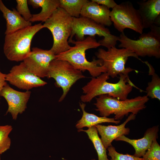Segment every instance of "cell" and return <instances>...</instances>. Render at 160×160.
<instances>
[{
    "label": "cell",
    "instance_id": "1",
    "mask_svg": "<svg viewBox=\"0 0 160 160\" xmlns=\"http://www.w3.org/2000/svg\"><path fill=\"white\" fill-rule=\"evenodd\" d=\"M74 45L68 50L56 55V59L66 61L75 68L82 72L88 71L93 77H97L102 73L107 72L103 62L100 59L94 58L89 62L86 57V51L97 48L101 46L95 37L88 36L84 40L69 42Z\"/></svg>",
    "mask_w": 160,
    "mask_h": 160
},
{
    "label": "cell",
    "instance_id": "2",
    "mask_svg": "<svg viewBox=\"0 0 160 160\" xmlns=\"http://www.w3.org/2000/svg\"><path fill=\"white\" fill-rule=\"evenodd\" d=\"M119 76V80L116 83L107 81L110 76L107 72L103 73L97 77H92L82 88L84 94L81 96V101L89 102L96 96L105 95L119 100L127 99L133 87H137L130 81L128 76L123 74Z\"/></svg>",
    "mask_w": 160,
    "mask_h": 160
},
{
    "label": "cell",
    "instance_id": "3",
    "mask_svg": "<svg viewBox=\"0 0 160 160\" xmlns=\"http://www.w3.org/2000/svg\"><path fill=\"white\" fill-rule=\"evenodd\" d=\"M148 100L146 95L121 100L105 95L96 98L94 104L96 107L95 110L99 112L101 117H107L114 114L115 119L120 120L130 113L136 115L145 108V104Z\"/></svg>",
    "mask_w": 160,
    "mask_h": 160
},
{
    "label": "cell",
    "instance_id": "4",
    "mask_svg": "<svg viewBox=\"0 0 160 160\" xmlns=\"http://www.w3.org/2000/svg\"><path fill=\"white\" fill-rule=\"evenodd\" d=\"M73 17L59 7L43 25L52 35L53 42L50 50L55 55L69 49L71 47L68 39L72 29Z\"/></svg>",
    "mask_w": 160,
    "mask_h": 160
},
{
    "label": "cell",
    "instance_id": "5",
    "mask_svg": "<svg viewBox=\"0 0 160 160\" xmlns=\"http://www.w3.org/2000/svg\"><path fill=\"white\" fill-rule=\"evenodd\" d=\"M44 28L41 23L6 35L3 46L4 54L9 60L23 61L30 53L32 39L39 31Z\"/></svg>",
    "mask_w": 160,
    "mask_h": 160
},
{
    "label": "cell",
    "instance_id": "6",
    "mask_svg": "<svg viewBox=\"0 0 160 160\" xmlns=\"http://www.w3.org/2000/svg\"><path fill=\"white\" fill-rule=\"evenodd\" d=\"M150 31L142 33L138 39H132L128 37L124 32L121 33L119 41V47L126 48L135 53L138 56L160 57V28L153 25Z\"/></svg>",
    "mask_w": 160,
    "mask_h": 160
},
{
    "label": "cell",
    "instance_id": "7",
    "mask_svg": "<svg viewBox=\"0 0 160 160\" xmlns=\"http://www.w3.org/2000/svg\"><path fill=\"white\" fill-rule=\"evenodd\" d=\"M86 35L94 37L95 35L103 37V39L98 42L101 46L108 49L116 47L119 38V36L111 34L109 30L105 26L90 19L81 16L73 17L72 31L68 43L74 36L77 41H81L85 38L84 36Z\"/></svg>",
    "mask_w": 160,
    "mask_h": 160
},
{
    "label": "cell",
    "instance_id": "8",
    "mask_svg": "<svg viewBox=\"0 0 160 160\" xmlns=\"http://www.w3.org/2000/svg\"><path fill=\"white\" fill-rule=\"evenodd\" d=\"M95 54L97 57L102 61L103 65L106 68L109 76L113 78L120 74L128 76L129 73L134 71L130 67L125 66L129 57L139 59L138 56L131 50L124 48L119 49L116 47L107 50L99 49Z\"/></svg>",
    "mask_w": 160,
    "mask_h": 160
},
{
    "label": "cell",
    "instance_id": "9",
    "mask_svg": "<svg viewBox=\"0 0 160 160\" xmlns=\"http://www.w3.org/2000/svg\"><path fill=\"white\" fill-rule=\"evenodd\" d=\"M47 77L54 79L56 86L62 88L63 93L59 102L64 99L72 86L77 81L85 78L81 71L68 62L56 59L50 63Z\"/></svg>",
    "mask_w": 160,
    "mask_h": 160
},
{
    "label": "cell",
    "instance_id": "10",
    "mask_svg": "<svg viewBox=\"0 0 160 160\" xmlns=\"http://www.w3.org/2000/svg\"><path fill=\"white\" fill-rule=\"evenodd\" d=\"M110 17L115 28L121 33L128 28L140 34L143 33L144 29L140 15L131 2L125 1L117 4L111 11Z\"/></svg>",
    "mask_w": 160,
    "mask_h": 160
},
{
    "label": "cell",
    "instance_id": "11",
    "mask_svg": "<svg viewBox=\"0 0 160 160\" xmlns=\"http://www.w3.org/2000/svg\"><path fill=\"white\" fill-rule=\"evenodd\" d=\"M6 80L17 88L29 91L34 87L43 86L47 83L30 72L23 62L13 66L6 74Z\"/></svg>",
    "mask_w": 160,
    "mask_h": 160
},
{
    "label": "cell",
    "instance_id": "12",
    "mask_svg": "<svg viewBox=\"0 0 160 160\" xmlns=\"http://www.w3.org/2000/svg\"><path fill=\"white\" fill-rule=\"evenodd\" d=\"M56 55L50 50L33 47L29 55L23 61L27 69L41 78L47 77L51 62Z\"/></svg>",
    "mask_w": 160,
    "mask_h": 160
},
{
    "label": "cell",
    "instance_id": "13",
    "mask_svg": "<svg viewBox=\"0 0 160 160\" xmlns=\"http://www.w3.org/2000/svg\"><path fill=\"white\" fill-rule=\"evenodd\" d=\"M31 92H21L15 90L7 83L0 93V96L6 100L8 108L6 114L10 113L13 120H16L19 114L23 113L27 108Z\"/></svg>",
    "mask_w": 160,
    "mask_h": 160
},
{
    "label": "cell",
    "instance_id": "14",
    "mask_svg": "<svg viewBox=\"0 0 160 160\" xmlns=\"http://www.w3.org/2000/svg\"><path fill=\"white\" fill-rule=\"evenodd\" d=\"M137 9L143 29L160 24V0H144L137 2Z\"/></svg>",
    "mask_w": 160,
    "mask_h": 160
},
{
    "label": "cell",
    "instance_id": "15",
    "mask_svg": "<svg viewBox=\"0 0 160 160\" xmlns=\"http://www.w3.org/2000/svg\"><path fill=\"white\" fill-rule=\"evenodd\" d=\"M136 115L131 113L123 123L118 126H105L100 124L95 125L101 136V140L106 149L112 145V141L117 137L129 134L130 129L126 127L125 125L129 121L134 120Z\"/></svg>",
    "mask_w": 160,
    "mask_h": 160
},
{
    "label": "cell",
    "instance_id": "16",
    "mask_svg": "<svg viewBox=\"0 0 160 160\" xmlns=\"http://www.w3.org/2000/svg\"><path fill=\"white\" fill-rule=\"evenodd\" d=\"M159 131V126H155L148 128L144 133L143 137L140 139H131L123 135L117 137L115 140L123 141L129 143L134 148V155L141 158L151 147L153 140L158 138Z\"/></svg>",
    "mask_w": 160,
    "mask_h": 160
},
{
    "label": "cell",
    "instance_id": "17",
    "mask_svg": "<svg viewBox=\"0 0 160 160\" xmlns=\"http://www.w3.org/2000/svg\"><path fill=\"white\" fill-rule=\"evenodd\" d=\"M110 12L106 7L91 0L89 1L83 7L80 15L98 24L109 26L112 24L110 17Z\"/></svg>",
    "mask_w": 160,
    "mask_h": 160
},
{
    "label": "cell",
    "instance_id": "18",
    "mask_svg": "<svg viewBox=\"0 0 160 160\" xmlns=\"http://www.w3.org/2000/svg\"><path fill=\"white\" fill-rule=\"evenodd\" d=\"M0 10L6 21L5 34L12 33L20 29L32 25V23L25 20L14 8L10 10L0 0Z\"/></svg>",
    "mask_w": 160,
    "mask_h": 160
},
{
    "label": "cell",
    "instance_id": "19",
    "mask_svg": "<svg viewBox=\"0 0 160 160\" xmlns=\"http://www.w3.org/2000/svg\"><path fill=\"white\" fill-rule=\"evenodd\" d=\"M28 4L34 8L41 7V10L39 13L32 15L29 20L31 23L37 21L45 22L59 7V0H28Z\"/></svg>",
    "mask_w": 160,
    "mask_h": 160
},
{
    "label": "cell",
    "instance_id": "20",
    "mask_svg": "<svg viewBox=\"0 0 160 160\" xmlns=\"http://www.w3.org/2000/svg\"><path fill=\"white\" fill-rule=\"evenodd\" d=\"M79 105L83 114L81 119L77 121L76 125L77 129H81L84 127L89 128L103 123H112L117 124L120 122V120H115L114 118L99 117L94 114L87 112L85 110L86 104L83 103H80Z\"/></svg>",
    "mask_w": 160,
    "mask_h": 160
},
{
    "label": "cell",
    "instance_id": "21",
    "mask_svg": "<svg viewBox=\"0 0 160 160\" xmlns=\"http://www.w3.org/2000/svg\"><path fill=\"white\" fill-rule=\"evenodd\" d=\"M78 131L79 132H84L87 134L97 152L98 160H109L107 155L106 149L98 136V131L95 126L88 128L86 130L80 129Z\"/></svg>",
    "mask_w": 160,
    "mask_h": 160
},
{
    "label": "cell",
    "instance_id": "22",
    "mask_svg": "<svg viewBox=\"0 0 160 160\" xmlns=\"http://www.w3.org/2000/svg\"><path fill=\"white\" fill-rule=\"evenodd\" d=\"M148 67L149 75L152 76L151 81L148 83L146 89L147 96L152 99H157L160 100V78L155 72L154 68L148 61H143Z\"/></svg>",
    "mask_w": 160,
    "mask_h": 160
},
{
    "label": "cell",
    "instance_id": "23",
    "mask_svg": "<svg viewBox=\"0 0 160 160\" xmlns=\"http://www.w3.org/2000/svg\"><path fill=\"white\" fill-rule=\"evenodd\" d=\"M87 0H59V7L73 17H80L81 12Z\"/></svg>",
    "mask_w": 160,
    "mask_h": 160
},
{
    "label": "cell",
    "instance_id": "24",
    "mask_svg": "<svg viewBox=\"0 0 160 160\" xmlns=\"http://www.w3.org/2000/svg\"><path fill=\"white\" fill-rule=\"evenodd\" d=\"M13 128L10 125H0V154L4 153L10 148L11 140L9 135Z\"/></svg>",
    "mask_w": 160,
    "mask_h": 160
},
{
    "label": "cell",
    "instance_id": "25",
    "mask_svg": "<svg viewBox=\"0 0 160 160\" xmlns=\"http://www.w3.org/2000/svg\"><path fill=\"white\" fill-rule=\"evenodd\" d=\"M156 139L153 140L151 147L143 156V160H160V146Z\"/></svg>",
    "mask_w": 160,
    "mask_h": 160
},
{
    "label": "cell",
    "instance_id": "26",
    "mask_svg": "<svg viewBox=\"0 0 160 160\" xmlns=\"http://www.w3.org/2000/svg\"><path fill=\"white\" fill-rule=\"evenodd\" d=\"M107 149L108 155L111 157L110 160H143L142 158L135 156L134 155L119 153L112 145L108 147Z\"/></svg>",
    "mask_w": 160,
    "mask_h": 160
},
{
    "label": "cell",
    "instance_id": "27",
    "mask_svg": "<svg viewBox=\"0 0 160 160\" xmlns=\"http://www.w3.org/2000/svg\"><path fill=\"white\" fill-rule=\"evenodd\" d=\"M16 10L26 21H29L32 17L31 14L28 6L27 0H16Z\"/></svg>",
    "mask_w": 160,
    "mask_h": 160
},
{
    "label": "cell",
    "instance_id": "28",
    "mask_svg": "<svg viewBox=\"0 0 160 160\" xmlns=\"http://www.w3.org/2000/svg\"><path fill=\"white\" fill-rule=\"evenodd\" d=\"M99 5L107 7L108 9L114 8L117 5L113 0H92Z\"/></svg>",
    "mask_w": 160,
    "mask_h": 160
},
{
    "label": "cell",
    "instance_id": "29",
    "mask_svg": "<svg viewBox=\"0 0 160 160\" xmlns=\"http://www.w3.org/2000/svg\"><path fill=\"white\" fill-rule=\"evenodd\" d=\"M6 81V74L0 71V93L4 86L7 84Z\"/></svg>",
    "mask_w": 160,
    "mask_h": 160
},
{
    "label": "cell",
    "instance_id": "30",
    "mask_svg": "<svg viewBox=\"0 0 160 160\" xmlns=\"http://www.w3.org/2000/svg\"><path fill=\"white\" fill-rule=\"evenodd\" d=\"M91 160H96L95 159H92Z\"/></svg>",
    "mask_w": 160,
    "mask_h": 160
},
{
    "label": "cell",
    "instance_id": "31",
    "mask_svg": "<svg viewBox=\"0 0 160 160\" xmlns=\"http://www.w3.org/2000/svg\"><path fill=\"white\" fill-rule=\"evenodd\" d=\"M1 155V154H0V160H1V156H0Z\"/></svg>",
    "mask_w": 160,
    "mask_h": 160
}]
</instances>
